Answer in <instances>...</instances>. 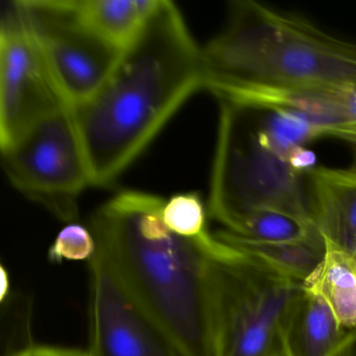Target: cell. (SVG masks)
<instances>
[{"mask_svg":"<svg viewBox=\"0 0 356 356\" xmlns=\"http://www.w3.org/2000/svg\"><path fill=\"white\" fill-rule=\"evenodd\" d=\"M200 88L202 49L177 6L159 0L101 88L72 109L92 186L115 182Z\"/></svg>","mask_w":356,"mask_h":356,"instance_id":"6da1fadb","label":"cell"},{"mask_svg":"<svg viewBox=\"0 0 356 356\" xmlns=\"http://www.w3.org/2000/svg\"><path fill=\"white\" fill-rule=\"evenodd\" d=\"M162 197L126 191L95 210L89 229L120 280L185 356H211L209 252L213 234L180 236L164 224Z\"/></svg>","mask_w":356,"mask_h":356,"instance_id":"7a4b0ae2","label":"cell"},{"mask_svg":"<svg viewBox=\"0 0 356 356\" xmlns=\"http://www.w3.org/2000/svg\"><path fill=\"white\" fill-rule=\"evenodd\" d=\"M202 64L203 88L218 99L250 89L356 85V44L252 0L231 3L226 28L202 49Z\"/></svg>","mask_w":356,"mask_h":356,"instance_id":"3957f363","label":"cell"},{"mask_svg":"<svg viewBox=\"0 0 356 356\" xmlns=\"http://www.w3.org/2000/svg\"><path fill=\"white\" fill-rule=\"evenodd\" d=\"M213 236L208 268L211 356L283 354V323L303 283L253 264Z\"/></svg>","mask_w":356,"mask_h":356,"instance_id":"277c9868","label":"cell"},{"mask_svg":"<svg viewBox=\"0 0 356 356\" xmlns=\"http://www.w3.org/2000/svg\"><path fill=\"white\" fill-rule=\"evenodd\" d=\"M259 209L276 210L314 225L301 174L258 143L251 110L220 99L210 214L228 229Z\"/></svg>","mask_w":356,"mask_h":356,"instance_id":"5b68a950","label":"cell"},{"mask_svg":"<svg viewBox=\"0 0 356 356\" xmlns=\"http://www.w3.org/2000/svg\"><path fill=\"white\" fill-rule=\"evenodd\" d=\"M12 184L62 222L79 216V197L92 186L88 158L70 108L37 122L1 149Z\"/></svg>","mask_w":356,"mask_h":356,"instance_id":"8992f818","label":"cell"},{"mask_svg":"<svg viewBox=\"0 0 356 356\" xmlns=\"http://www.w3.org/2000/svg\"><path fill=\"white\" fill-rule=\"evenodd\" d=\"M41 57L70 109L97 93L124 47L104 37L80 0H15Z\"/></svg>","mask_w":356,"mask_h":356,"instance_id":"52a82bcc","label":"cell"},{"mask_svg":"<svg viewBox=\"0 0 356 356\" xmlns=\"http://www.w3.org/2000/svg\"><path fill=\"white\" fill-rule=\"evenodd\" d=\"M91 356H185L97 248L89 260Z\"/></svg>","mask_w":356,"mask_h":356,"instance_id":"ba28073f","label":"cell"},{"mask_svg":"<svg viewBox=\"0 0 356 356\" xmlns=\"http://www.w3.org/2000/svg\"><path fill=\"white\" fill-rule=\"evenodd\" d=\"M68 107L31 36L15 0L0 22V149L39 120Z\"/></svg>","mask_w":356,"mask_h":356,"instance_id":"9c48e42d","label":"cell"},{"mask_svg":"<svg viewBox=\"0 0 356 356\" xmlns=\"http://www.w3.org/2000/svg\"><path fill=\"white\" fill-rule=\"evenodd\" d=\"M308 176L312 220L325 241L356 256V170L316 168Z\"/></svg>","mask_w":356,"mask_h":356,"instance_id":"30bf717a","label":"cell"},{"mask_svg":"<svg viewBox=\"0 0 356 356\" xmlns=\"http://www.w3.org/2000/svg\"><path fill=\"white\" fill-rule=\"evenodd\" d=\"M355 331L343 328L328 304L303 287L283 323V354L335 356Z\"/></svg>","mask_w":356,"mask_h":356,"instance_id":"8fae6325","label":"cell"},{"mask_svg":"<svg viewBox=\"0 0 356 356\" xmlns=\"http://www.w3.org/2000/svg\"><path fill=\"white\" fill-rule=\"evenodd\" d=\"M214 235L253 264L297 282L303 283L309 278L325 254L323 237L312 241L268 243L243 238L227 230Z\"/></svg>","mask_w":356,"mask_h":356,"instance_id":"7c38bea8","label":"cell"},{"mask_svg":"<svg viewBox=\"0 0 356 356\" xmlns=\"http://www.w3.org/2000/svg\"><path fill=\"white\" fill-rule=\"evenodd\" d=\"M303 287L328 304L343 328L356 330L355 255L325 241L324 257Z\"/></svg>","mask_w":356,"mask_h":356,"instance_id":"4fadbf2b","label":"cell"},{"mask_svg":"<svg viewBox=\"0 0 356 356\" xmlns=\"http://www.w3.org/2000/svg\"><path fill=\"white\" fill-rule=\"evenodd\" d=\"M158 3L159 0H80L90 24L120 47L136 36Z\"/></svg>","mask_w":356,"mask_h":356,"instance_id":"5bb4252c","label":"cell"},{"mask_svg":"<svg viewBox=\"0 0 356 356\" xmlns=\"http://www.w3.org/2000/svg\"><path fill=\"white\" fill-rule=\"evenodd\" d=\"M227 231L251 241L268 243L304 241L321 238L316 225L272 209H259L233 222Z\"/></svg>","mask_w":356,"mask_h":356,"instance_id":"9a60e30c","label":"cell"},{"mask_svg":"<svg viewBox=\"0 0 356 356\" xmlns=\"http://www.w3.org/2000/svg\"><path fill=\"white\" fill-rule=\"evenodd\" d=\"M270 112V115L261 124L258 122L255 128L258 143L286 161L293 149L304 147L312 139L322 137V127L303 114L289 110Z\"/></svg>","mask_w":356,"mask_h":356,"instance_id":"2e32d148","label":"cell"},{"mask_svg":"<svg viewBox=\"0 0 356 356\" xmlns=\"http://www.w3.org/2000/svg\"><path fill=\"white\" fill-rule=\"evenodd\" d=\"M162 218L168 229L183 237H200L207 233L206 211L197 193L175 195L165 202Z\"/></svg>","mask_w":356,"mask_h":356,"instance_id":"e0dca14e","label":"cell"},{"mask_svg":"<svg viewBox=\"0 0 356 356\" xmlns=\"http://www.w3.org/2000/svg\"><path fill=\"white\" fill-rule=\"evenodd\" d=\"M97 245L90 229L79 224H70L60 231L49 251L53 264L63 260H90L97 253Z\"/></svg>","mask_w":356,"mask_h":356,"instance_id":"ac0fdd59","label":"cell"},{"mask_svg":"<svg viewBox=\"0 0 356 356\" xmlns=\"http://www.w3.org/2000/svg\"><path fill=\"white\" fill-rule=\"evenodd\" d=\"M9 356H91L88 350L76 348L60 347V346L34 345L20 350Z\"/></svg>","mask_w":356,"mask_h":356,"instance_id":"d6986e66","label":"cell"},{"mask_svg":"<svg viewBox=\"0 0 356 356\" xmlns=\"http://www.w3.org/2000/svg\"><path fill=\"white\" fill-rule=\"evenodd\" d=\"M287 162L300 174L310 172L316 168V154L310 149H305V147H299L293 149L287 158Z\"/></svg>","mask_w":356,"mask_h":356,"instance_id":"ffe728a7","label":"cell"},{"mask_svg":"<svg viewBox=\"0 0 356 356\" xmlns=\"http://www.w3.org/2000/svg\"><path fill=\"white\" fill-rule=\"evenodd\" d=\"M341 104L347 120L345 124H356V85L341 88Z\"/></svg>","mask_w":356,"mask_h":356,"instance_id":"44dd1931","label":"cell"},{"mask_svg":"<svg viewBox=\"0 0 356 356\" xmlns=\"http://www.w3.org/2000/svg\"><path fill=\"white\" fill-rule=\"evenodd\" d=\"M0 278H1V281H0V300H1V303H3L11 296V293H10L9 273L3 266H1V268H0Z\"/></svg>","mask_w":356,"mask_h":356,"instance_id":"7402d4cb","label":"cell"},{"mask_svg":"<svg viewBox=\"0 0 356 356\" xmlns=\"http://www.w3.org/2000/svg\"><path fill=\"white\" fill-rule=\"evenodd\" d=\"M335 356H356V331L353 337L348 341L347 345Z\"/></svg>","mask_w":356,"mask_h":356,"instance_id":"603a6c76","label":"cell"},{"mask_svg":"<svg viewBox=\"0 0 356 356\" xmlns=\"http://www.w3.org/2000/svg\"><path fill=\"white\" fill-rule=\"evenodd\" d=\"M351 168H353L354 170H356V156H355V162H354V165L352 166Z\"/></svg>","mask_w":356,"mask_h":356,"instance_id":"cb8c5ba5","label":"cell"},{"mask_svg":"<svg viewBox=\"0 0 356 356\" xmlns=\"http://www.w3.org/2000/svg\"><path fill=\"white\" fill-rule=\"evenodd\" d=\"M278 356H285L284 354H280V355Z\"/></svg>","mask_w":356,"mask_h":356,"instance_id":"d4e9b609","label":"cell"}]
</instances>
